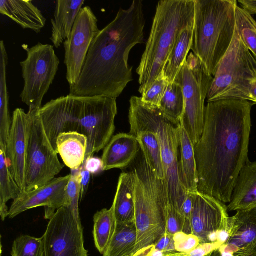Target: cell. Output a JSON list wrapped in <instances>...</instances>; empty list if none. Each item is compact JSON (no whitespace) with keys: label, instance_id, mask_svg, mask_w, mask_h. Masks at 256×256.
Wrapping results in <instances>:
<instances>
[{"label":"cell","instance_id":"cell-36","mask_svg":"<svg viewBox=\"0 0 256 256\" xmlns=\"http://www.w3.org/2000/svg\"><path fill=\"white\" fill-rule=\"evenodd\" d=\"M174 240L176 252L184 254L190 252L200 244L199 238L194 234L182 232L174 234Z\"/></svg>","mask_w":256,"mask_h":256},{"label":"cell","instance_id":"cell-21","mask_svg":"<svg viewBox=\"0 0 256 256\" xmlns=\"http://www.w3.org/2000/svg\"><path fill=\"white\" fill-rule=\"evenodd\" d=\"M84 0H58L54 17L51 20L52 36L54 46L59 48L70 36Z\"/></svg>","mask_w":256,"mask_h":256},{"label":"cell","instance_id":"cell-20","mask_svg":"<svg viewBox=\"0 0 256 256\" xmlns=\"http://www.w3.org/2000/svg\"><path fill=\"white\" fill-rule=\"evenodd\" d=\"M256 206V161L246 164L236 182L228 212L238 211Z\"/></svg>","mask_w":256,"mask_h":256},{"label":"cell","instance_id":"cell-7","mask_svg":"<svg viewBox=\"0 0 256 256\" xmlns=\"http://www.w3.org/2000/svg\"><path fill=\"white\" fill-rule=\"evenodd\" d=\"M131 172L134 186L136 252L154 246L166 233L167 197L164 180L154 174L143 154Z\"/></svg>","mask_w":256,"mask_h":256},{"label":"cell","instance_id":"cell-6","mask_svg":"<svg viewBox=\"0 0 256 256\" xmlns=\"http://www.w3.org/2000/svg\"><path fill=\"white\" fill-rule=\"evenodd\" d=\"M130 104V134L134 136L140 132L149 131L156 136L164 167L166 206L182 216V208L188 191L182 184L179 176L176 126L165 118L158 108L144 102L141 97L132 96Z\"/></svg>","mask_w":256,"mask_h":256},{"label":"cell","instance_id":"cell-13","mask_svg":"<svg viewBox=\"0 0 256 256\" xmlns=\"http://www.w3.org/2000/svg\"><path fill=\"white\" fill-rule=\"evenodd\" d=\"M100 31L97 18L92 8L89 6L82 8L64 42V63L70 88L78 80L91 44Z\"/></svg>","mask_w":256,"mask_h":256},{"label":"cell","instance_id":"cell-35","mask_svg":"<svg viewBox=\"0 0 256 256\" xmlns=\"http://www.w3.org/2000/svg\"><path fill=\"white\" fill-rule=\"evenodd\" d=\"M168 84V82L162 73L142 96V100L147 104L158 108Z\"/></svg>","mask_w":256,"mask_h":256},{"label":"cell","instance_id":"cell-12","mask_svg":"<svg viewBox=\"0 0 256 256\" xmlns=\"http://www.w3.org/2000/svg\"><path fill=\"white\" fill-rule=\"evenodd\" d=\"M42 238L45 256H88L81 222L66 206L50 218Z\"/></svg>","mask_w":256,"mask_h":256},{"label":"cell","instance_id":"cell-39","mask_svg":"<svg viewBox=\"0 0 256 256\" xmlns=\"http://www.w3.org/2000/svg\"><path fill=\"white\" fill-rule=\"evenodd\" d=\"M83 164L90 174H96L103 170V164L102 158L93 156L85 160Z\"/></svg>","mask_w":256,"mask_h":256},{"label":"cell","instance_id":"cell-31","mask_svg":"<svg viewBox=\"0 0 256 256\" xmlns=\"http://www.w3.org/2000/svg\"><path fill=\"white\" fill-rule=\"evenodd\" d=\"M184 107L181 86L176 82L168 84L158 107L160 112L168 120L177 126L180 123Z\"/></svg>","mask_w":256,"mask_h":256},{"label":"cell","instance_id":"cell-3","mask_svg":"<svg viewBox=\"0 0 256 256\" xmlns=\"http://www.w3.org/2000/svg\"><path fill=\"white\" fill-rule=\"evenodd\" d=\"M116 100L103 96H78L69 94L52 100L42 106L38 114L54 150L57 152L58 136L68 132H76L86 137L85 160L104 149L115 130Z\"/></svg>","mask_w":256,"mask_h":256},{"label":"cell","instance_id":"cell-2","mask_svg":"<svg viewBox=\"0 0 256 256\" xmlns=\"http://www.w3.org/2000/svg\"><path fill=\"white\" fill-rule=\"evenodd\" d=\"M145 24L142 0H134L128 9L120 8L93 40L69 94L118 98L132 80L129 54L136 45L143 42Z\"/></svg>","mask_w":256,"mask_h":256},{"label":"cell","instance_id":"cell-18","mask_svg":"<svg viewBox=\"0 0 256 256\" xmlns=\"http://www.w3.org/2000/svg\"><path fill=\"white\" fill-rule=\"evenodd\" d=\"M140 148L136 136L130 133L112 136L104 148L103 170L126 168L136 158Z\"/></svg>","mask_w":256,"mask_h":256},{"label":"cell","instance_id":"cell-45","mask_svg":"<svg viewBox=\"0 0 256 256\" xmlns=\"http://www.w3.org/2000/svg\"><path fill=\"white\" fill-rule=\"evenodd\" d=\"M207 256H222L220 253V252L218 249L214 250V252H211L210 254L208 255Z\"/></svg>","mask_w":256,"mask_h":256},{"label":"cell","instance_id":"cell-27","mask_svg":"<svg viewBox=\"0 0 256 256\" xmlns=\"http://www.w3.org/2000/svg\"><path fill=\"white\" fill-rule=\"evenodd\" d=\"M8 56L4 42H0V142L6 144L12 125L6 83Z\"/></svg>","mask_w":256,"mask_h":256},{"label":"cell","instance_id":"cell-34","mask_svg":"<svg viewBox=\"0 0 256 256\" xmlns=\"http://www.w3.org/2000/svg\"><path fill=\"white\" fill-rule=\"evenodd\" d=\"M80 168L72 170L70 174V178L66 188V200L64 206L70 208L77 220L80 222L78 208L81 192Z\"/></svg>","mask_w":256,"mask_h":256},{"label":"cell","instance_id":"cell-24","mask_svg":"<svg viewBox=\"0 0 256 256\" xmlns=\"http://www.w3.org/2000/svg\"><path fill=\"white\" fill-rule=\"evenodd\" d=\"M112 206L114 208L116 222L134 221V186L131 171L120 174Z\"/></svg>","mask_w":256,"mask_h":256},{"label":"cell","instance_id":"cell-44","mask_svg":"<svg viewBox=\"0 0 256 256\" xmlns=\"http://www.w3.org/2000/svg\"><path fill=\"white\" fill-rule=\"evenodd\" d=\"M166 256H186L184 253L176 252L173 254H167Z\"/></svg>","mask_w":256,"mask_h":256},{"label":"cell","instance_id":"cell-29","mask_svg":"<svg viewBox=\"0 0 256 256\" xmlns=\"http://www.w3.org/2000/svg\"><path fill=\"white\" fill-rule=\"evenodd\" d=\"M93 235L96 247L101 254L106 252L114 234L116 220L113 207L104 208L94 216Z\"/></svg>","mask_w":256,"mask_h":256},{"label":"cell","instance_id":"cell-25","mask_svg":"<svg viewBox=\"0 0 256 256\" xmlns=\"http://www.w3.org/2000/svg\"><path fill=\"white\" fill-rule=\"evenodd\" d=\"M137 238L134 221L116 222L114 234L103 256H132L136 253Z\"/></svg>","mask_w":256,"mask_h":256},{"label":"cell","instance_id":"cell-19","mask_svg":"<svg viewBox=\"0 0 256 256\" xmlns=\"http://www.w3.org/2000/svg\"><path fill=\"white\" fill-rule=\"evenodd\" d=\"M0 12L17 23L23 28L40 32L46 19L32 0H0Z\"/></svg>","mask_w":256,"mask_h":256},{"label":"cell","instance_id":"cell-41","mask_svg":"<svg viewBox=\"0 0 256 256\" xmlns=\"http://www.w3.org/2000/svg\"><path fill=\"white\" fill-rule=\"evenodd\" d=\"M238 2L242 8L252 14H256V0H239Z\"/></svg>","mask_w":256,"mask_h":256},{"label":"cell","instance_id":"cell-37","mask_svg":"<svg viewBox=\"0 0 256 256\" xmlns=\"http://www.w3.org/2000/svg\"><path fill=\"white\" fill-rule=\"evenodd\" d=\"M154 248L166 254L177 252L174 246V235L166 232L156 242Z\"/></svg>","mask_w":256,"mask_h":256},{"label":"cell","instance_id":"cell-9","mask_svg":"<svg viewBox=\"0 0 256 256\" xmlns=\"http://www.w3.org/2000/svg\"><path fill=\"white\" fill-rule=\"evenodd\" d=\"M213 76L204 70L199 60L192 53L188 56L176 77L184 98V111L180 124L194 146L202 134L204 122V101Z\"/></svg>","mask_w":256,"mask_h":256},{"label":"cell","instance_id":"cell-16","mask_svg":"<svg viewBox=\"0 0 256 256\" xmlns=\"http://www.w3.org/2000/svg\"><path fill=\"white\" fill-rule=\"evenodd\" d=\"M229 217L228 236L218 248L222 256H256V206Z\"/></svg>","mask_w":256,"mask_h":256},{"label":"cell","instance_id":"cell-1","mask_svg":"<svg viewBox=\"0 0 256 256\" xmlns=\"http://www.w3.org/2000/svg\"><path fill=\"white\" fill-rule=\"evenodd\" d=\"M254 104L235 99L208 103L203 132L194 146L198 192L224 204L230 202L239 173L250 162Z\"/></svg>","mask_w":256,"mask_h":256},{"label":"cell","instance_id":"cell-17","mask_svg":"<svg viewBox=\"0 0 256 256\" xmlns=\"http://www.w3.org/2000/svg\"><path fill=\"white\" fill-rule=\"evenodd\" d=\"M28 124V112L22 108H16L13 112L6 150L10 171L22 192L24 188Z\"/></svg>","mask_w":256,"mask_h":256},{"label":"cell","instance_id":"cell-4","mask_svg":"<svg viewBox=\"0 0 256 256\" xmlns=\"http://www.w3.org/2000/svg\"><path fill=\"white\" fill-rule=\"evenodd\" d=\"M194 0H162L156 8L140 65L138 91L142 96L162 74L180 34L194 26Z\"/></svg>","mask_w":256,"mask_h":256},{"label":"cell","instance_id":"cell-47","mask_svg":"<svg viewBox=\"0 0 256 256\" xmlns=\"http://www.w3.org/2000/svg\"></svg>","mask_w":256,"mask_h":256},{"label":"cell","instance_id":"cell-43","mask_svg":"<svg viewBox=\"0 0 256 256\" xmlns=\"http://www.w3.org/2000/svg\"><path fill=\"white\" fill-rule=\"evenodd\" d=\"M153 247L154 246H152L140 250V252L139 256H150V252Z\"/></svg>","mask_w":256,"mask_h":256},{"label":"cell","instance_id":"cell-32","mask_svg":"<svg viewBox=\"0 0 256 256\" xmlns=\"http://www.w3.org/2000/svg\"><path fill=\"white\" fill-rule=\"evenodd\" d=\"M236 26L242 41L256 58V22L250 12L238 6L236 9Z\"/></svg>","mask_w":256,"mask_h":256},{"label":"cell","instance_id":"cell-42","mask_svg":"<svg viewBox=\"0 0 256 256\" xmlns=\"http://www.w3.org/2000/svg\"><path fill=\"white\" fill-rule=\"evenodd\" d=\"M250 101L256 104V79L254 80L250 84Z\"/></svg>","mask_w":256,"mask_h":256},{"label":"cell","instance_id":"cell-5","mask_svg":"<svg viewBox=\"0 0 256 256\" xmlns=\"http://www.w3.org/2000/svg\"><path fill=\"white\" fill-rule=\"evenodd\" d=\"M190 50L204 72L213 76L232 42L236 28V0H194Z\"/></svg>","mask_w":256,"mask_h":256},{"label":"cell","instance_id":"cell-26","mask_svg":"<svg viewBox=\"0 0 256 256\" xmlns=\"http://www.w3.org/2000/svg\"><path fill=\"white\" fill-rule=\"evenodd\" d=\"M194 26L184 30L180 34L168 56L163 73L168 84L174 82L190 50Z\"/></svg>","mask_w":256,"mask_h":256},{"label":"cell","instance_id":"cell-30","mask_svg":"<svg viewBox=\"0 0 256 256\" xmlns=\"http://www.w3.org/2000/svg\"><path fill=\"white\" fill-rule=\"evenodd\" d=\"M148 164L154 174L164 180V174L160 144L156 136L149 131L138 132L134 135Z\"/></svg>","mask_w":256,"mask_h":256},{"label":"cell","instance_id":"cell-10","mask_svg":"<svg viewBox=\"0 0 256 256\" xmlns=\"http://www.w3.org/2000/svg\"><path fill=\"white\" fill-rule=\"evenodd\" d=\"M28 148L24 192L40 188L54 179L64 165L44 128L38 111L28 110Z\"/></svg>","mask_w":256,"mask_h":256},{"label":"cell","instance_id":"cell-28","mask_svg":"<svg viewBox=\"0 0 256 256\" xmlns=\"http://www.w3.org/2000/svg\"><path fill=\"white\" fill-rule=\"evenodd\" d=\"M6 150V146L0 143V215L2 221L8 216L7 202L22 192L10 171Z\"/></svg>","mask_w":256,"mask_h":256},{"label":"cell","instance_id":"cell-40","mask_svg":"<svg viewBox=\"0 0 256 256\" xmlns=\"http://www.w3.org/2000/svg\"><path fill=\"white\" fill-rule=\"evenodd\" d=\"M80 175L81 186L80 199H82L87 191L90 176V173L86 169L84 164L80 168Z\"/></svg>","mask_w":256,"mask_h":256},{"label":"cell","instance_id":"cell-8","mask_svg":"<svg viewBox=\"0 0 256 256\" xmlns=\"http://www.w3.org/2000/svg\"><path fill=\"white\" fill-rule=\"evenodd\" d=\"M255 79L256 58L242 41L236 26L230 46L213 76L208 102L227 99L250 101V86Z\"/></svg>","mask_w":256,"mask_h":256},{"label":"cell","instance_id":"cell-14","mask_svg":"<svg viewBox=\"0 0 256 256\" xmlns=\"http://www.w3.org/2000/svg\"><path fill=\"white\" fill-rule=\"evenodd\" d=\"M192 233L200 244L218 242L220 236H228L229 216L225 204L198 191L192 192Z\"/></svg>","mask_w":256,"mask_h":256},{"label":"cell","instance_id":"cell-23","mask_svg":"<svg viewBox=\"0 0 256 256\" xmlns=\"http://www.w3.org/2000/svg\"><path fill=\"white\" fill-rule=\"evenodd\" d=\"M87 146L86 137L76 132L61 133L56 138L57 152L72 170H78L83 164Z\"/></svg>","mask_w":256,"mask_h":256},{"label":"cell","instance_id":"cell-38","mask_svg":"<svg viewBox=\"0 0 256 256\" xmlns=\"http://www.w3.org/2000/svg\"><path fill=\"white\" fill-rule=\"evenodd\" d=\"M222 245V244L218 242L202 243L190 252L184 254L186 256H207L211 252L218 250Z\"/></svg>","mask_w":256,"mask_h":256},{"label":"cell","instance_id":"cell-33","mask_svg":"<svg viewBox=\"0 0 256 256\" xmlns=\"http://www.w3.org/2000/svg\"><path fill=\"white\" fill-rule=\"evenodd\" d=\"M12 256H45L42 236L40 238L21 235L14 242Z\"/></svg>","mask_w":256,"mask_h":256},{"label":"cell","instance_id":"cell-22","mask_svg":"<svg viewBox=\"0 0 256 256\" xmlns=\"http://www.w3.org/2000/svg\"><path fill=\"white\" fill-rule=\"evenodd\" d=\"M178 140V171L180 182L188 192L198 191V174L194 144L181 124L176 126Z\"/></svg>","mask_w":256,"mask_h":256},{"label":"cell","instance_id":"cell-11","mask_svg":"<svg viewBox=\"0 0 256 256\" xmlns=\"http://www.w3.org/2000/svg\"><path fill=\"white\" fill-rule=\"evenodd\" d=\"M26 59L20 62L24 81L20 94L22 101L29 107V110H39L42 101L52 84L60 64L53 46L38 43L27 48Z\"/></svg>","mask_w":256,"mask_h":256},{"label":"cell","instance_id":"cell-15","mask_svg":"<svg viewBox=\"0 0 256 256\" xmlns=\"http://www.w3.org/2000/svg\"><path fill=\"white\" fill-rule=\"evenodd\" d=\"M70 174L54 178L44 186L32 190L22 192L13 200L9 208L8 218L39 206L45 208V218L50 220L55 210L64 206L66 188Z\"/></svg>","mask_w":256,"mask_h":256},{"label":"cell","instance_id":"cell-46","mask_svg":"<svg viewBox=\"0 0 256 256\" xmlns=\"http://www.w3.org/2000/svg\"><path fill=\"white\" fill-rule=\"evenodd\" d=\"M140 252V250L136 252L132 256H139Z\"/></svg>","mask_w":256,"mask_h":256}]
</instances>
